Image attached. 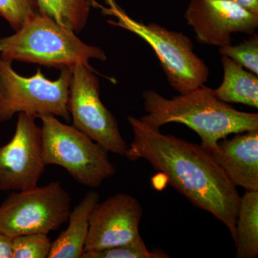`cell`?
<instances>
[{
  "label": "cell",
  "instance_id": "obj_12",
  "mask_svg": "<svg viewBox=\"0 0 258 258\" xmlns=\"http://www.w3.org/2000/svg\"><path fill=\"white\" fill-rule=\"evenodd\" d=\"M211 154L235 186L258 191V130L221 139Z\"/></svg>",
  "mask_w": 258,
  "mask_h": 258
},
{
  "label": "cell",
  "instance_id": "obj_7",
  "mask_svg": "<svg viewBox=\"0 0 258 258\" xmlns=\"http://www.w3.org/2000/svg\"><path fill=\"white\" fill-rule=\"evenodd\" d=\"M71 197L60 181L10 194L0 206V232L11 239L48 235L68 221Z\"/></svg>",
  "mask_w": 258,
  "mask_h": 258
},
{
  "label": "cell",
  "instance_id": "obj_13",
  "mask_svg": "<svg viewBox=\"0 0 258 258\" xmlns=\"http://www.w3.org/2000/svg\"><path fill=\"white\" fill-rule=\"evenodd\" d=\"M99 194L88 191L70 212L69 226L52 243L48 258H81L89 229V219L95 205L99 202Z\"/></svg>",
  "mask_w": 258,
  "mask_h": 258
},
{
  "label": "cell",
  "instance_id": "obj_21",
  "mask_svg": "<svg viewBox=\"0 0 258 258\" xmlns=\"http://www.w3.org/2000/svg\"><path fill=\"white\" fill-rule=\"evenodd\" d=\"M13 239L0 232V258L13 257Z\"/></svg>",
  "mask_w": 258,
  "mask_h": 258
},
{
  "label": "cell",
  "instance_id": "obj_16",
  "mask_svg": "<svg viewBox=\"0 0 258 258\" xmlns=\"http://www.w3.org/2000/svg\"><path fill=\"white\" fill-rule=\"evenodd\" d=\"M95 0H38L40 11L79 33L86 27Z\"/></svg>",
  "mask_w": 258,
  "mask_h": 258
},
{
  "label": "cell",
  "instance_id": "obj_8",
  "mask_svg": "<svg viewBox=\"0 0 258 258\" xmlns=\"http://www.w3.org/2000/svg\"><path fill=\"white\" fill-rule=\"evenodd\" d=\"M94 72L81 64L72 69L68 108L73 125L108 152L125 156L128 146L114 115L102 103L99 81Z\"/></svg>",
  "mask_w": 258,
  "mask_h": 258
},
{
  "label": "cell",
  "instance_id": "obj_2",
  "mask_svg": "<svg viewBox=\"0 0 258 258\" xmlns=\"http://www.w3.org/2000/svg\"><path fill=\"white\" fill-rule=\"evenodd\" d=\"M147 114L141 120L154 128L170 123L187 125L200 136L207 152L217 150V144L232 134L258 130V114L235 109L217 99L212 88L203 85L189 92L166 98L148 89L142 94Z\"/></svg>",
  "mask_w": 258,
  "mask_h": 258
},
{
  "label": "cell",
  "instance_id": "obj_4",
  "mask_svg": "<svg viewBox=\"0 0 258 258\" xmlns=\"http://www.w3.org/2000/svg\"><path fill=\"white\" fill-rule=\"evenodd\" d=\"M93 8L114 18L107 20L109 25L132 32L149 44L159 59L168 83L178 93L189 92L208 81L210 69L195 53L189 37L182 32L131 18L115 0H105V5L95 1Z\"/></svg>",
  "mask_w": 258,
  "mask_h": 258
},
{
  "label": "cell",
  "instance_id": "obj_10",
  "mask_svg": "<svg viewBox=\"0 0 258 258\" xmlns=\"http://www.w3.org/2000/svg\"><path fill=\"white\" fill-rule=\"evenodd\" d=\"M184 18L197 41L218 47L231 45L232 34L253 35L258 28V14L230 0H191Z\"/></svg>",
  "mask_w": 258,
  "mask_h": 258
},
{
  "label": "cell",
  "instance_id": "obj_19",
  "mask_svg": "<svg viewBox=\"0 0 258 258\" xmlns=\"http://www.w3.org/2000/svg\"><path fill=\"white\" fill-rule=\"evenodd\" d=\"M51 245L52 242L46 234L35 233L18 236L13 239V257H48Z\"/></svg>",
  "mask_w": 258,
  "mask_h": 258
},
{
  "label": "cell",
  "instance_id": "obj_5",
  "mask_svg": "<svg viewBox=\"0 0 258 258\" xmlns=\"http://www.w3.org/2000/svg\"><path fill=\"white\" fill-rule=\"evenodd\" d=\"M42 121V157L45 165L64 168L79 184L101 186L114 175L115 168L108 152L74 125L62 123L55 115L38 117Z\"/></svg>",
  "mask_w": 258,
  "mask_h": 258
},
{
  "label": "cell",
  "instance_id": "obj_9",
  "mask_svg": "<svg viewBox=\"0 0 258 258\" xmlns=\"http://www.w3.org/2000/svg\"><path fill=\"white\" fill-rule=\"evenodd\" d=\"M33 115L18 113L9 143L0 147V190L25 191L37 186L45 169L41 127Z\"/></svg>",
  "mask_w": 258,
  "mask_h": 258
},
{
  "label": "cell",
  "instance_id": "obj_3",
  "mask_svg": "<svg viewBox=\"0 0 258 258\" xmlns=\"http://www.w3.org/2000/svg\"><path fill=\"white\" fill-rule=\"evenodd\" d=\"M76 34L40 11L13 35L0 36V57L60 70L79 64L93 69L92 59L107 60L104 51L85 43Z\"/></svg>",
  "mask_w": 258,
  "mask_h": 258
},
{
  "label": "cell",
  "instance_id": "obj_22",
  "mask_svg": "<svg viewBox=\"0 0 258 258\" xmlns=\"http://www.w3.org/2000/svg\"><path fill=\"white\" fill-rule=\"evenodd\" d=\"M248 11L258 14V0H230Z\"/></svg>",
  "mask_w": 258,
  "mask_h": 258
},
{
  "label": "cell",
  "instance_id": "obj_6",
  "mask_svg": "<svg viewBox=\"0 0 258 258\" xmlns=\"http://www.w3.org/2000/svg\"><path fill=\"white\" fill-rule=\"evenodd\" d=\"M60 71L55 81L46 79L40 69L34 76L25 77L15 72L12 62L0 57V123L20 113L36 118L50 114L69 121L68 101L72 69Z\"/></svg>",
  "mask_w": 258,
  "mask_h": 258
},
{
  "label": "cell",
  "instance_id": "obj_17",
  "mask_svg": "<svg viewBox=\"0 0 258 258\" xmlns=\"http://www.w3.org/2000/svg\"><path fill=\"white\" fill-rule=\"evenodd\" d=\"M161 249L150 251L143 239L132 244H123L97 251H85L81 258H169Z\"/></svg>",
  "mask_w": 258,
  "mask_h": 258
},
{
  "label": "cell",
  "instance_id": "obj_1",
  "mask_svg": "<svg viewBox=\"0 0 258 258\" xmlns=\"http://www.w3.org/2000/svg\"><path fill=\"white\" fill-rule=\"evenodd\" d=\"M128 120L134 138L125 154L127 159L150 163L193 205L222 222L235 241L241 197L212 154L198 144L162 134L133 115Z\"/></svg>",
  "mask_w": 258,
  "mask_h": 258
},
{
  "label": "cell",
  "instance_id": "obj_20",
  "mask_svg": "<svg viewBox=\"0 0 258 258\" xmlns=\"http://www.w3.org/2000/svg\"><path fill=\"white\" fill-rule=\"evenodd\" d=\"M39 12L38 0H0V16L15 31L29 18Z\"/></svg>",
  "mask_w": 258,
  "mask_h": 258
},
{
  "label": "cell",
  "instance_id": "obj_15",
  "mask_svg": "<svg viewBox=\"0 0 258 258\" xmlns=\"http://www.w3.org/2000/svg\"><path fill=\"white\" fill-rule=\"evenodd\" d=\"M237 258L258 255V191H246L240 198L236 220Z\"/></svg>",
  "mask_w": 258,
  "mask_h": 258
},
{
  "label": "cell",
  "instance_id": "obj_18",
  "mask_svg": "<svg viewBox=\"0 0 258 258\" xmlns=\"http://www.w3.org/2000/svg\"><path fill=\"white\" fill-rule=\"evenodd\" d=\"M249 36L238 45L219 47V53L258 76V35L254 33Z\"/></svg>",
  "mask_w": 258,
  "mask_h": 258
},
{
  "label": "cell",
  "instance_id": "obj_14",
  "mask_svg": "<svg viewBox=\"0 0 258 258\" xmlns=\"http://www.w3.org/2000/svg\"><path fill=\"white\" fill-rule=\"evenodd\" d=\"M223 80L213 89L217 99L227 103H242L258 108L257 75L247 71L229 57L222 56Z\"/></svg>",
  "mask_w": 258,
  "mask_h": 258
},
{
  "label": "cell",
  "instance_id": "obj_11",
  "mask_svg": "<svg viewBox=\"0 0 258 258\" xmlns=\"http://www.w3.org/2000/svg\"><path fill=\"white\" fill-rule=\"evenodd\" d=\"M142 205L128 194L117 193L95 205L89 219L85 251H97L142 240Z\"/></svg>",
  "mask_w": 258,
  "mask_h": 258
}]
</instances>
